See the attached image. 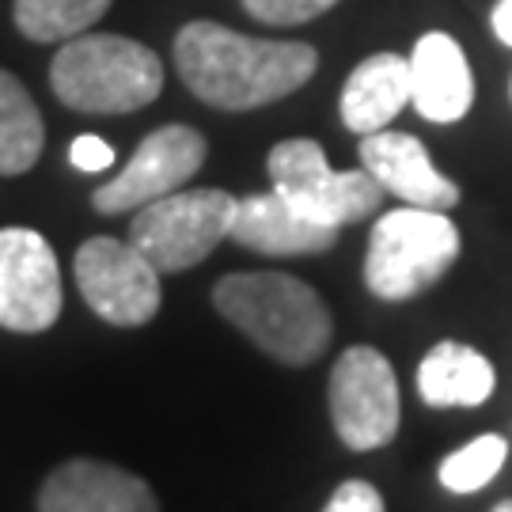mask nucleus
I'll return each instance as SVG.
<instances>
[{
    "mask_svg": "<svg viewBox=\"0 0 512 512\" xmlns=\"http://www.w3.org/2000/svg\"><path fill=\"white\" fill-rule=\"evenodd\" d=\"M110 0H16V27L31 42H69L107 16Z\"/></svg>",
    "mask_w": 512,
    "mask_h": 512,
    "instance_id": "obj_18",
    "label": "nucleus"
},
{
    "mask_svg": "<svg viewBox=\"0 0 512 512\" xmlns=\"http://www.w3.org/2000/svg\"><path fill=\"white\" fill-rule=\"evenodd\" d=\"M323 512H384V497H380V490H376L372 482L349 478V482H342V486L330 494Z\"/></svg>",
    "mask_w": 512,
    "mask_h": 512,
    "instance_id": "obj_21",
    "label": "nucleus"
},
{
    "mask_svg": "<svg viewBox=\"0 0 512 512\" xmlns=\"http://www.w3.org/2000/svg\"><path fill=\"white\" fill-rule=\"evenodd\" d=\"M175 69L209 107L255 110L304 88L319 54L308 42H270L198 19L175 38Z\"/></svg>",
    "mask_w": 512,
    "mask_h": 512,
    "instance_id": "obj_1",
    "label": "nucleus"
},
{
    "mask_svg": "<svg viewBox=\"0 0 512 512\" xmlns=\"http://www.w3.org/2000/svg\"><path fill=\"white\" fill-rule=\"evenodd\" d=\"M69 160H73L76 171H107L114 164V148L103 141V137H95V133H80L69 148Z\"/></svg>",
    "mask_w": 512,
    "mask_h": 512,
    "instance_id": "obj_22",
    "label": "nucleus"
},
{
    "mask_svg": "<svg viewBox=\"0 0 512 512\" xmlns=\"http://www.w3.org/2000/svg\"><path fill=\"white\" fill-rule=\"evenodd\" d=\"M270 183L274 190L315 224L342 232L346 224L372 217L384 202V186L361 171H334L323 148L308 137H293L270 148Z\"/></svg>",
    "mask_w": 512,
    "mask_h": 512,
    "instance_id": "obj_6",
    "label": "nucleus"
},
{
    "mask_svg": "<svg viewBox=\"0 0 512 512\" xmlns=\"http://www.w3.org/2000/svg\"><path fill=\"white\" fill-rule=\"evenodd\" d=\"M38 512H160L145 478L99 459H69L42 482Z\"/></svg>",
    "mask_w": 512,
    "mask_h": 512,
    "instance_id": "obj_11",
    "label": "nucleus"
},
{
    "mask_svg": "<svg viewBox=\"0 0 512 512\" xmlns=\"http://www.w3.org/2000/svg\"><path fill=\"white\" fill-rule=\"evenodd\" d=\"M490 23H494V35L501 38L505 46H512V0H497Z\"/></svg>",
    "mask_w": 512,
    "mask_h": 512,
    "instance_id": "obj_23",
    "label": "nucleus"
},
{
    "mask_svg": "<svg viewBox=\"0 0 512 512\" xmlns=\"http://www.w3.org/2000/svg\"><path fill=\"white\" fill-rule=\"evenodd\" d=\"M410 103V61L399 54L365 57L342 88V122L353 133H380Z\"/></svg>",
    "mask_w": 512,
    "mask_h": 512,
    "instance_id": "obj_15",
    "label": "nucleus"
},
{
    "mask_svg": "<svg viewBox=\"0 0 512 512\" xmlns=\"http://www.w3.org/2000/svg\"><path fill=\"white\" fill-rule=\"evenodd\" d=\"M54 95L80 114H129L164 92V65L145 42L122 35H76L50 65Z\"/></svg>",
    "mask_w": 512,
    "mask_h": 512,
    "instance_id": "obj_3",
    "label": "nucleus"
},
{
    "mask_svg": "<svg viewBox=\"0 0 512 512\" xmlns=\"http://www.w3.org/2000/svg\"><path fill=\"white\" fill-rule=\"evenodd\" d=\"M410 61V103L425 122H459L475 103V76L459 50V42L444 31L421 35Z\"/></svg>",
    "mask_w": 512,
    "mask_h": 512,
    "instance_id": "obj_13",
    "label": "nucleus"
},
{
    "mask_svg": "<svg viewBox=\"0 0 512 512\" xmlns=\"http://www.w3.org/2000/svg\"><path fill=\"white\" fill-rule=\"evenodd\" d=\"M217 311L285 365H311L330 346L334 319L323 296L289 274H228L213 289Z\"/></svg>",
    "mask_w": 512,
    "mask_h": 512,
    "instance_id": "obj_2",
    "label": "nucleus"
},
{
    "mask_svg": "<svg viewBox=\"0 0 512 512\" xmlns=\"http://www.w3.org/2000/svg\"><path fill=\"white\" fill-rule=\"evenodd\" d=\"M494 512H512V501H501V505H497Z\"/></svg>",
    "mask_w": 512,
    "mask_h": 512,
    "instance_id": "obj_24",
    "label": "nucleus"
},
{
    "mask_svg": "<svg viewBox=\"0 0 512 512\" xmlns=\"http://www.w3.org/2000/svg\"><path fill=\"white\" fill-rule=\"evenodd\" d=\"M459 258V228L437 209H391L368 236L365 285L380 300H410L433 289Z\"/></svg>",
    "mask_w": 512,
    "mask_h": 512,
    "instance_id": "obj_4",
    "label": "nucleus"
},
{
    "mask_svg": "<svg viewBox=\"0 0 512 512\" xmlns=\"http://www.w3.org/2000/svg\"><path fill=\"white\" fill-rule=\"evenodd\" d=\"M232 243L258 251V255H319L330 251L338 232L327 224H315L304 213H296L293 205L285 202L277 190L270 194H251L239 198L236 220H232Z\"/></svg>",
    "mask_w": 512,
    "mask_h": 512,
    "instance_id": "obj_14",
    "label": "nucleus"
},
{
    "mask_svg": "<svg viewBox=\"0 0 512 512\" xmlns=\"http://www.w3.org/2000/svg\"><path fill=\"white\" fill-rule=\"evenodd\" d=\"M46 126L31 92L0 69V175H23L38 164Z\"/></svg>",
    "mask_w": 512,
    "mask_h": 512,
    "instance_id": "obj_17",
    "label": "nucleus"
},
{
    "mask_svg": "<svg viewBox=\"0 0 512 512\" xmlns=\"http://www.w3.org/2000/svg\"><path fill=\"white\" fill-rule=\"evenodd\" d=\"M334 433L353 452L384 448L399 433V380L380 349L353 346L330 372Z\"/></svg>",
    "mask_w": 512,
    "mask_h": 512,
    "instance_id": "obj_7",
    "label": "nucleus"
},
{
    "mask_svg": "<svg viewBox=\"0 0 512 512\" xmlns=\"http://www.w3.org/2000/svg\"><path fill=\"white\" fill-rule=\"evenodd\" d=\"M361 167L384 186V194H395L406 205L444 213L459 202V186L440 175L425 145L410 133H368L361 141Z\"/></svg>",
    "mask_w": 512,
    "mask_h": 512,
    "instance_id": "obj_12",
    "label": "nucleus"
},
{
    "mask_svg": "<svg viewBox=\"0 0 512 512\" xmlns=\"http://www.w3.org/2000/svg\"><path fill=\"white\" fill-rule=\"evenodd\" d=\"M239 198L228 190H175L133 213L129 243L160 270L179 274L217 251L232 236Z\"/></svg>",
    "mask_w": 512,
    "mask_h": 512,
    "instance_id": "obj_5",
    "label": "nucleus"
},
{
    "mask_svg": "<svg viewBox=\"0 0 512 512\" xmlns=\"http://www.w3.org/2000/svg\"><path fill=\"white\" fill-rule=\"evenodd\" d=\"M418 391L429 406H478L494 395V365L463 342H440L418 365Z\"/></svg>",
    "mask_w": 512,
    "mask_h": 512,
    "instance_id": "obj_16",
    "label": "nucleus"
},
{
    "mask_svg": "<svg viewBox=\"0 0 512 512\" xmlns=\"http://www.w3.org/2000/svg\"><path fill=\"white\" fill-rule=\"evenodd\" d=\"M338 0H243V8L262 23H274V27H296V23H308V19L330 12Z\"/></svg>",
    "mask_w": 512,
    "mask_h": 512,
    "instance_id": "obj_20",
    "label": "nucleus"
},
{
    "mask_svg": "<svg viewBox=\"0 0 512 512\" xmlns=\"http://www.w3.org/2000/svg\"><path fill=\"white\" fill-rule=\"evenodd\" d=\"M205 137L190 126H164L148 133L129 164L92 194V205L107 217L137 213L156 198L183 190L205 164Z\"/></svg>",
    "mask_w": 512,
    "mask_h": 512,
    "instance_id": "obj_9",
    "label": "nucleus"
},
{
    "mask_svg": "<svg viewBox=\"0 0 512 512\" xmlns=\"http://www.w3.org/2000/svg\"><path fill=\"white\" fill-rule=\"evenodd\" d=\"M505 456H509L505 437L486 433V437L471 440L467 448H456L452 456L440 463V482H444V490H452V494H475V490H482V486L501 471Z\"/></svg>",
    "mask_w": 512,
    "mask_h": 512,
    "instance_id": "obj_19",
    "label": "nucleus"
},
{
    "mask_svg": "<svg viewBox=\"0 0 512 512\" xmlns=\"http://www.w3.org/2000/svg\"><path fill=\"white\" fill-rule=\"evenodd\" d=\"M76 289L110 327H145L160 311V270L133 243L95 236L76 251Z\"/></svg>",
    "mask_w": 512,
    "mask_h": 512,
    "instance_id": "obj_8",
    "label": "nucleus"
},
{
    "mask_svg": "<svg viewBox=\"0 0 512 512\" xmlns=\"http://www.w3.org/2000/svg\"><path fill=\"white\" fill-rule=\"evenodd\" d=\"M61 315V266L35 228H0V327L42 334Z\"/></svg>",
    "mask_w": 512,
    "mask_h": 512,
    "instance_id": "obj_10",
    "label": "nucleus"
}]
</instances>
